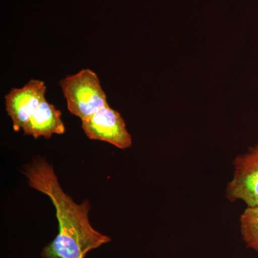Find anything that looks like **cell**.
Wrapping results in <instances>:
<instances>
[{
  "label": "cell",
  "instance_id": "6da1fadb",
  "mask_svg": "<svg viewBox=\"0 0 258 258\" xmlns=\"http://www.w3.org/2000/svg\"><path fill=\"white\" fill-rule=\"evenodd\" d=\"M24 173L32 188L50 199L58 221V233L43 249L42 257L85 258L90 251L111 242L108 236L91 225L89 203H75L61 187L53 168L45 159L32 161L25 166Z\"/></svg>",
  "mask_w": 258,
  "mask_h": 258
},
{
  "label": "cell",
  "instance_id": "7a4b0ae2",
  "mask_svg": "<svg viewBox=\"0 0 258 258\" xmlns=\"http://www.w3.org/2000/svg\"><path fill=\"white\" fill-rule=\"evenodd\" d=\"M60 86L71 114L86 119L109 106L101 81L92 70L82 69L60 80Z\"/></svg>",
  "mask_w": 258,
  "mask_h": 258
},
{
  "label": "cell",
  "instance_id": "3957f363",
  "mask_svg": "<svg viewBox=\"0 0 258 258\" xmlns=\"http://www.w3.org/2000/svg\"><path fill=\"white\" fill-rule=\"evenodd\" d=\"M233 177L227 183V198L241 200L247 207L258 206V143L233 161Z\"/></svg>",
  "mask_w": 258,
  "mask_h": 258
},
{
  "label": "cell",
  "instance_id": "277c9868",
  "mask_svg": "<svg viewBox=\"0 0 258 258\" xmlns=\"http://www.w3.org/2000/svg\"><path fill=\"white\" fill-rule=\"evenodd\" d=\"M82 128L88 138L102 141L120 149L132 147V136L119 112L109 106L82 120Z\"/></svg>",
  "mask_w": 258,
  "mask_h": 258
},
{
  "label": "cell",
  "instance_id": "5b68a950",
  "mask_svg": "<svg viewBox=\"0 0 258 258\" xmlns=\"http://www.w3.org/2000/svg\"><path fill=\"white\" fill-rule=\"evenodd\" d=\"M45 92L44 81L32 79L23 88H13L5 96L6 111L13 120L15 132L23 129L32 113L45 101Z\"/></svg>",
  "mask_w": 258,
  "mask_h": 258
},
{
  "label": "cell",
  "instance_id": "8992f818",
  "mask_svg": "<svg viewBox=\"0 0 258 258\" xmlns=\"http://www.w3.org/2000/svg\"><path fill=\"white\" fill-rule=\"evenodd\" d=\"M61 116L60 110L45 99L23 125L24 134L35 139H50L53 134H63L66 128Z\"/></svg>",
  "mask_w": 258,
  "mask_h": 258
},
{
  "label": "cell",
  "instance_id": "52a82bcc",
  "mask_svg": "<svg viewBox=\"0 0 258 258\" xmlns=\"http://www.w3.org/2000/svg\"><path fill=\"white\" fill-rule=\"evenodd\" d=\"M240 227L246 246L258 252V206L246 208L240 216Z\"/></svg>",
  "mask_w": 258,
  "mask_h": 258
}]
</instances>
